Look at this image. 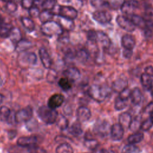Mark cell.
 <instances>
[{
	"instance_id": "5b68a950",
	"label": "cell",
	"mask_w": 153,
	"mask_h": 153,
	"mask_svg": "<svg viewBox=\"0 0 153 153\" xmlns=\"http://www.w3.org/2000/svg\"><path fill=\"white\" fill-rule=\"evenodd\" d=\"M58 16L73 21L77 17L78 11L73 7L69 5H60L57 10Z\"/></svg>"
},
{
	"instance_id": "7bdbcfd3",
	"label": "cell",
	"mask_w": 153,
	"mask_h": 153,
	"mask_svg": "<svg viewBox=\"0 0 153 153\" xmlns=\"http://www.w3.org/2000/svg\"><path fill=\"white\" fill-rule=\"evenodd\" d=\"M153 126V124L150 118H148L143 121L140 125V129L143 131H148Z\"/></svg>"
},
{
	"instance_id": "3957f363",
	"label": "cell",
	"mask_w": 153,
	"mask_h": 153,
	"mask_svg": "<svg viewBox=\"0 0 153 153\" xmlns=\"http://www.w3.org/2000/svg\"><path fill=\"white\" fill-rule=\"evenodd\" d=\"M87 93L92 99L97 102H102L105 100L108 95V91L106 88L97 84L91 85L88 88Z\"/></svg>"
},
{
	"instance_id": "8992f818",
	"label": "cell",
	"mask_w": 153,
	"mask_h": 153,
	"mask_svg": "<svg viewBox=\"0 0 153 153\" xmlns=\"http://www.w3.org/2000/svg\"><path fill=\"white\" fill-rule=\"evenodd\" d=\"M116 22L118 25L122 28L123 29L126 30L127 32H133L135 30L136 26L126 16L123 15H119L116 18Z\"/></svg>"
},
{
	"instance_id": "f546056e",
	"label": "cell",
	"mask_w": 153,
	"mask_h": 153,
	"mask_svg": "<svg viewBox=\"0 0 153 153\" xmlns=\"http://www.w3.org/2000/svg\"><path fill=\"white\" fill-rule=\"evenodd\" d=\"M22 60L25 62L26 63L34 65L37 62V57L36 55L33 52L25 53L22 56Z\"/></svg>"
},
{
	"instance_id": "484cf974",
	"label": "cell",
	"mask_w": 153,
	"mask_h": 153,
	"mask_svg": "<svg viewBox=\"0 0 153 153\" xmlns=\"http://www.w3.org/2000/svg\"><path fill=\"white\" fill-rule=\"evenodd\" d=\"M144 138V134L141 132H136L130 134L128 138L127 141L129 144L134 145L140 142Z\"/></svg>"
},
{
	"instance_id": "94428289",
	"label": "cell",
	"mask_w": 153,
	"mask_h": 153,
	"mask_svg": "<svg viewBox=\"0 0 153 153\" xmlns=\"http://www.w3.org/2000/svg\"><path fill=\"white\" fill-rule=\"evenodd\" d=\"M2 84V79H1V76H0V86H1Z\"/></svg>"
},
{
	"instance_id": "f907efd6",
	"label": "cell",
	"mask_w": 153,
	"mask_h": 153,
	"mask_svg": "<svg viewBox=\"0 0 153 153\" xmlns=\"http://www.w3.org/2000/svg\"><path fill=\"white\" fill-rule=\"evenodd\" d=\"M133 54V50H128L124 48L123 51V56L126 59H129Z\"/></svg>"
},
{
	"instance_id": "9a60e30c",
	"label": "cell",
	"mask_w": 153,
	"mask_h": 153,
	"mask_svg": "<svg viewBox=\"0 0 153 153\" xmlns=\"http://www.w3.org/2000/svg\"><path fill=\"white\" fill-rule=\"evenodd\" d=\"M63 74L65 77L67 78L72 82L78 79L81 76V73L79 69L75 67L68 68L63 71Z\"/></svg>"
},
{
	"instance_id": "ffe728a7",
	"label": "cell",
	"mask_w": 153,
	"mask_h": 153,
	"mask_svg": "<svg viewBox=\"0 0 153 153\" xmlns=\"http://www.w3.org/2000/svg\"><path fill=\"white\" fill-rule=\"evenodd\" d=\"M142 92L139 88L135 87L131 91L130 99L132 103H133L135 105H137L140 104V103L142 101Z\"/></svg>"
},
{
	"instance_id": "6f0895ef",
	"label": "cell",
	"mask_w": 153,
	"mask_h": 153,
	"mask_svg": "<svg viewBox=\"0 0 153 153\" xmlns=\"http://www.w3.org/2000/svg\"><path fill=\"white\" fill-rule=\"evenodd\" d=\"M101 152H102V153H109L107 150L104 149H101Z\"/></svg>"
},
{
	"instance_id": "9f6ffc18",
	"label": "cell",
	"mask_w": 153,
	"mask_h": 153,
	"mask_svg": "<svg viewBox=\"0 0 153 153\" xmlns=\"http://www.w3.org/2000/svg\"><path fill=\"white\" fill-rule=\"evenodd\" d=\"M4 100V96L0 93V104H1Z\"/></svg>"
},
{
	"instance_id": "cb8c5ba5",
	"label": "cell",
	"mask_w": 153,
	"mask_h": 153,
	"mask_svg": "<svg viewBox=\"0 0 153 153\" xmlns=\"http://www.w3.org/2000/svg\"><path fill=\"white\" fill-rule=\"evenodd\" d=\"M75 57L81 62H86L90 57L89 51L85 48H79L75 51Z\"/></svg>"
},
{
	"instance_id": "7402d4cb",
	"label": "cell",
	"mask_w": 153,
	"mask_h": 153,
	"mask_svg": "<svg viewBox=\"0 0 153 153\" xmlns=\"http://www.w3.org/2000/svg\"><path fill=\"white\" fill-rule=\"evenodd\" d=\"M56 22H57L59 24V25L62 27L63 30L65 29V30H69L72 29L74 27V24L73 21L62 18L58 16H57V20Z\"/></svg>"
},
{
	"instance_id": "bcb514c9",
	"label": "cell",
	"mask_w": 153,
	"mask_h": 153,
	"mask_svg": "<svg viewBox=\"0 0 153 153\" xmlns=\"http://www.w3.org/2000/svg\"><path fill=\"white\" fill-rule=\"evenodd\" d=\"M5 8L10 13H14L17 10V4L13 1H8L6 3Z\"/></svg>"
},
{
	"instance_id": "4fadbf2b",
	"label": "cell",
	"mask_w": 153,
	"mask_h": 153,
	"mask_svg": "<svg viewBox=\"0 0 153 153\" xmlns=\"http://www.w3.org/2000/svg\"><path fill=\"white\" fill-rule=\"evenodd\" d=\"M38 53L43 66L45 69H50L52 65V60L47 50L45 48L42 47L39 48Z\"/></svg>"
},
{
	"instance_id": "74e56055",
	"label": "cell",
	"mask_w": 153,
	"mask_h": 153,
	"mask_svg": "<svg viewBox=\"0 0 153 153\" xmlns=\"http://www.w3.org/2000/svg\"><path fill=\"white\" fill-rule=\"evenodd\" d=\"M57 1L53 0H48L44 1L41 3V7L44 10L51 11L53 10L56 5Z\"/></svg>"
},
{
	"instance_id": "91938a15",
	"label": "cell",
	"mask_w": 153,
	"mask_h": 153,
	"mask_svg": "<svg viewBox=\"0 0 153 153\" xmlns=\"http://www.w3.org/2000/svg\"><path fill=\"white\" fill-rule=\"evenodd\" d=\"M149 118L151 119V121H152V124H153V114H151V115H150V118Z\"/></svg>"
},
{
	"instance_id": "ee69618b",
	"label": "cell",
	"mask_w": 153,
	"mask_h": 153,
	"mask_svg": "<svg viewBox=\"0 0 153 153\" xmlns=\"http://www.w3.org/2000/svg\"><path fill=\"white\" fill-rule=\"evenodd\" d=\"M130 94H131V90L127 87L119 93L118 97L121 99H122L124 101H127L130 98Z\"/></svg>"
},
{
	"instance_id": "c3c4849f",
	"label": "cell",
	"mask_w": 153,
	"mask_h": 153,
	"mask_svg": "<svg viewBox=\"0 0 153 153\" xmlns=\"http://www.w3.org/2000/svg\"><path fill=\"white\" fill-rule=\"evenodd\" d=\"M21 5L23 8L29 10L34 5V1L29 0L23 1L21 2Z\"/></svg>"
},
{
	"instance_id": "11a10c76",
	"label": "cell",
	"mask_w": 153,
	"mask_h": 153,
	"mask_svg": "<svg viewBox=\"0 0 153 153\" xmlns=\"http://www.w3.org/2000/svg\"><path fill=\"white\" fill-rule=\"evenodd\" d=\"M149 91H150V92H151V95L153 96V81H152V82L151 86V87H150Z\"/></svg>"
},
{
	"instance_id": "5bb4252c",
	"label": "cell",
	"mask_w": 153,
	"mask_h": 153,
	"mask_svg": "<svg viewBox=\"0 0 153 153\" xmlns=\"http://www.w3.org/2000/svg\"><path fill=\"white\" fill-rule=\"evenodd\" d=\"M91 116L90 110L86 106H79L76 110V117L78 121L80 122H85L88 121Z\"/></svg>"
},
{
	"instance_id": "ba28073f",
	"label": "cell",
	"mask_w": 153,
	"mask_h": 153,
	"mask_svg": "<svg viewBox=\"0 0 153 153\" xmlns=\"http://www.w3.org/2000/svg\"><path fill=\"white\" fill-rule=\"evenodd\" d=\"M38 142V138L35 136H22L18 138L17 144L19 146L29 148L36 146Z\"/></svg>"
},
{
	"instance_id": "7dc6e473",
	"label": "cell",
	"mask_w": 153,
	"mask_h": 153,
	"mask_svg": "<svg viewBox=\"0 0 153 153\" xmlns=\"http://www.w3.org/2000/svg\"><path fill=\"white\" fill-rule=\"evenodd\" d=\"M40 12L41 11H39V8L35 5L30 9L29 10V14L32 17H39Z\"/></svg>"
},
{
	"instance_id": "603a6c76",
	"label": "cell",
	"mask_w": 153,
	"mask_h": 153,
	"mask_svg": "<svg viewBox=\"0 0 153 153\" xmlns=\"http://www.w3.org/2000/svg\"><path fill=\"white\" fill-rule=\"evenodd\" d=\"M32 46V42L26 39H22L16 45V50L17 52L22 53L29 48Z\"/></svg>"
},
{
	"instance_id": "8fae6325",
	"label": "cell",
	"mask_w": 153,
	"mask_h": 153,
	"mask_svg": "<svg viewBox=\"0 0 153 153\" xmlns=\"http://www.w3.org/2000/svg\"><path fill=\"white\" fill-rule=\"evenodd\" d=\"M124 133V128L119 123L113 124L111 127V136L113 140L119 141L122 139Z\"/></svg>"
},
{
	"instance_id": "44dd1931",
	"label": "cell",
	"mask_w": 153,
	"mask_h": 153,
	"mask_svg": "<svg viewBox=\"0 0 153 153\" xmlns=\"http://www.w3.org/2000/svg\"><path fill=\"white\" fill-rule=\"evenodd\" d=\"M131 121V116L128 112H123L119 116V124L123 128H128Z\"/></svg>"
},
{
	"instance_id": "d590c367",
	"label": "cell",
	"mask_w": 153,
	"mask_h": 153,
	"mask_svg": "<svg viewBox=\"0 0 153 153\" xmlns=\"http://www.w3.org/2000/svg\"><path fill=\"white\" fill-rule=\"evenodd\" d=\"M131 21L135 25V26H138L140 27H145V20L140 16L137 14H133L131 16Z\"/></svg>"
},
{
	"instance_id": "1f68e13d",
	"label": "cell",
	"mask_w": 153,
	"mask_h": 153,
	"mask_svg": "<svg viewBox=\"0 0 153 153\" xmlns=\"http://www.w3.org/2000/svg\"><path fill=\"white\" fill-rule=\"evenodd\" d=\"M57 126L61 130H64L68 129L69 127V121L63 115H59L56 120Z\"/></svg>"
},
{
	"instance_id": "7c38bea8",
	"label": "cell",
	"mask_w": 153,
	"mask_h": 153,
	"mask_svg": "<svg viewBox=\"0 0 153 153\" xmlns=\"http://www.w3.org/2000/svg\"><path fill=\"white\" fill-rule=\"evenodd\" d=\"M138 2L135 1H124L121 7V10L124 14L131 16L133 14V11L138 7Z\"/></svg>"
},
{
	"instance_id": "680465c9",
	"label": "cell",
	"mask_w": 153,
	"mask_h": 153,
	"mask_svg": "<svg viewBox=\"0 0 153 153\" xmlns=\"http://www.w3.org/2000/svg\"><path fill=\"white\" fill-rule=\"evenodd\" d=\"M93 153H102L101 152V149L100 150H95V151H94V152H93Z\"/></svg>"
},
{
	"instance_id": "d6986e66",
	"label": "cell",
	"mask_w": 153,
	"mask_h": 153,
	"mask_svg": "<svg viewBox=\"0 0 153 153\" xmlns=\"http://www.w3.org/2000/svg\"><path fill=\"white\" fill-rule=\"evenodd\" d=\"M97 42L100 43L102 48L105 49L109 48L111 45V40L109 36L102 31H97Z\"/></svg>"
},
{
	"instance_id": "6da1fadb",
	"label": "cell",
	"mask_w": 153,
	"mask_h": 153,
	"mask_svg": "<svg viewBox=\"0 0 153 153\" xmlns=\"http://www.w3.org/2000/svg\"><path fill=\"white\" fill-rule=\"evenodd\" d=\"M37 114L38 117L47 124H52L56 123L59 116L56 109H53L45 105L38 108Z\"/></svg>"
},
{
	"instance_id": "ab89813d",
	"label": "cell",
	"mask_w": 153,
	"mask_h": 153,
	"mask_svg": "<svg viewBox=\"0 0 153 153\" xmlns=\"http://www.w3.org/2000/svg\"><path fill=\"white\" fill-rule=\"evenodd\" d=\"M127 106L126 101H124L121 99L118 96L115 99L114 102V108L117 111H120L124 109Z\"/></svg>"
},
{
	"instance_id": "6125c7cd",
	"label": "cell",
	"mask_w": 153,
	"mask_h": 153,
	"mask_svg": "<svg viewBox=\"0 0 153 153\" xmlns=\"http://www.w3.org/2000/svg\"><path fill=\"white\" fill-rule=\"evenodd\" d=\"M2 20H3V19H2V17H1V16H0V22H1Z\"/></svg>"
},
{
	"instance_id": "f35d334b",
	"label": "cell",
	"mask_w": 153,
	"mask_h": 153,
	"mask_svg": "<svg viewBox=\"0 0 153 153\" xmlns=\"http://www.w3.org/2000/svg\"><path fill=\"white\" fill-rule=\"evenodd\" d=\"M123 153H140V149L134 145L128 144L123 148Z\"/></svg>"
},
{
	"instance_id": "b9f144b4",
	"label": "cell",
	"mask_w": 153,
	"mask_h": 153,
	"mask_svg": "<svg viewBox=\"0 0 153 153\" xmlns=\"http://www.w3.org/2000/svg\"><path fill=\"white\" fill-rule=\"evenodd\" d=\"M141 123H140V121L137 118H134V120H132L130 125L129 126V129L133 131H136L139 128H140Z\"/></svg>"
},
{
	"instance_id": "2e32d148",
	"label": "cell",
	"mask_w": 153,
	"mask_h": 153,
	"mask_svg": "<svg viewBox=\"0 0 153 153\" xmlns=\"http://www.w3.org/2000/svg\"><path fill=\"white\" fill-rule=\"evenodd\" d=\"M136 44L134 37L129 34L123 36L121 38V45L125 49L133 50Z\"/></svg>"
},
{
	"instance_id": "f1b7e54d",
	"label": "cell",
	"mask_w": 153,
	"mask_h": 153,
	"mask_svg": "<svg viewBox=\"0 0 153 153\" xmlns=\"http://www.w3.org/2000/svg\"><path fill=\"white\" fill-rule=\"evenodd\" d=\"M21 22L23 26L29 32H32L35 29V25L34 22L29 17H22L21 18Z\"/></svg>"
},
{
	"instance_id": "8d00e7d4",
	"label": "cell",
	"mask_w": 153,
	"mask_h": 153,
	"mask_svg": "<svg viewBox=\"0 0 153 153\" xmlns=\"http://www.w3.org/2000/svg\"><path fill=\"white\" fill-rule=\"evenodd\" d=\"M84 145L90 149L95 151L98 146V142L93 138L87 137L85 138L84 141Z\"/></svg>"
},
{
	"instance_id": "60d3db41",
	"label": "cell",
	"mask_w": 153,
	"mask_h": 153,
	"mask_svg": "<svg viewBox=\"0 0 153 153\" xmlns=\"http://www.w3.org/2000/svg\"><path fill=\"white\" fill-rule=\"evenodd\" d=\"M90 3L92 6L99 8H109V2L103 1H91Z\"/></svg>"
},
{
	"instance_id": "30bf717a",
	"label": "cell",
	"mask_w": 153,
	"mask_h": 153,
	"mask_svg": "<svg viewBox=\"0 0 153 153\" xmlns=\"http://www.w3.org/2000/svg\"><path fill=\"white\" fill-rule=\"evenodd\" d=\"M64 101V96L62 94L56 93L52 95L49 98L47 102V106L53 109H56L60 107L63 103Z\"/></svg>"
},
{
	"instance_id": "681fc988",
	"label": "cell",
	"mask_w": 153,
	"mask_h": 153,
	"mask_svg": "<svg viewBox=\"0 0 153 153\" xmlns=\"http://www.w3.org/2000/svg\"><path fill=\"white\" fill-rule=\"evenodd\" d=\"M144 112L150 115L153 114V102L148 103L144 109Z\"/></svg>"
},
{
	"instance_id": "9c48e42d",
	"label": "cell",
	"mask_w": 153,
	"mask_h": 153,
	"mask_svg": "<svg viewBox=\"0 0 153 153\" xmlns=\"http://www.w3.org/2000/svg\"><path fill=\"white\" fill-rule=\"evenodd\" d=\"M93 19L100 24H106L111 22L112 19L111 14L105 10H96L93 13Z\"/></svg>"
},
{
	"instance_id": "4316f807",
	"label": "cell",
	"mask_w": 153,
	"mask_h": 153,
	"mask_svg": "<svg viewBox=\"0 0 153 153\" xmlns=\"http://www.w3.org/2000/svg\"><path fill=\"white\" fill-rule=\"evenodd\" d=\"M68 129L69 133L74 136H78L82 133V130L79 122H75L73 123L68 127Z\"/></svg>"
},
{
	"instance_id": "52a82bcc",
	"label": "cell",
	"mask_w": 153,
	"mask_h": 153,
	"mask_svg": "<svg viewBox=\"0 0 153 153\" xmlns=\"http://www.w3.org/2000/svg\"><path fill=\"white\" fill-rule=\"evenodd\" d=\"M111 127V126L106 121H99L94 125V131L100 136L105 137L110 133Z\"/></svg>"
},
{
	"instance_id": "ac0fdd59",
	"label": "cell",
	"mask_w": 153,
	"mask_h": 153,
	"mask_svg": "<svg viewBox=\"0 0 153 153\" xmlns=\"http://www.w3.org/2000/svg\"><path fill=\"white\" fill-rule=\"evenodd\" d=\"M13 26L2 20L0 22V37L2 38H9Z\"/></svg>"
},
{
	"instance_id": "db71d44e",
	"label": "cell",
	"mask_w": 153,
	"mask_h": 153,
	"mask_svg": "<svg viewBox=\"0 0 153 153\" xmlns=\"http://www.w3.org/2000/svg\"><path fill=\"white\" fill-rule=\"evenodd\" d=\"M16 131L15 130H11L8 131V137L11 139H13L14 137H15V136H16Z\"/></svg>"
},
{
	"instance_id": "be15d7a7",
	"label": "cell",
	"mask_w": 153,
	"mask_h": 153,
	"mask_svg": "<svg viewBox=\"0 0 153 153\" xmlns=\"http://www.w3.org/2000/svg\"><path fill=\"white\" fill-rule=\"evenodd\" d=\"M85 153H88V152H85Z\"/></svg>"
},
{
	"instance_id": "d4e9b609",
	"label": "cell",
	"mask_w": 153,
	"mask_h": 153,
	"mask_svg": "<svg viewBox=\"0 0 153 153\" xmlns=\"http://www.w3.org/2000/svg\"><path fill=\"white\" fill-rule=\"evenodd\" d=\"M54 16V13L52 12V11H48V10H42L40 12V14L39 15V19L40 21L42 22V23H44L53 20Z\"/></svg>"
},
{
	"instance_id": "f6af8a7d",
	"label": "cell",
	"mask_w": 153,
	"mask_h": 153,
	"mask_svg": "<svg viewBox=\"0 0 153 153\" xmlns=\"http://www.w3.org/2000/svg\"><path fill=\"white\" fill-rule=\"evenodd\" d=\"M87 38L88 41L92 42H97V31L94 30H89L87 33Z\"/></svg>"
},
{
	"instance_id": "816d5d0a",
	"label": "cell",
	"mask_w": 153,
	"mask_h": 153,
	"mask_svg": "<svg viewBox=\"0 0 153 153\" xmlns=\"http://www.w3.org/2000/svg\"><path fill=\"white\" fill-rule=\"evenodd\" d=\"M145 73L151 77H153V67L151 66H146L145 68Z\"/></svg>"
},
{
	"instance_id": "d6a6232c",
	"label": "cell",
	"mask_w": 153,
	"mask_h": 153,
	"mask_svg": "<svg viewBox=\"0 0 153 153\" xmlns=\"http://www.w3.org/2000/svg\"><path fill=\"white\" fill-rule=\"evenodd\" d=\"M11 110L6 106L0 107V120L2 121H8L11 117Z\"/></svg>"
},
{
	"instance_id": "e0dca14e",
	"label": "cell",
	"mask_w": 153,
	"mask_h": 153,
	"mask_svg": "<svg viewBox=\"0 0 153 153\" xmlns=\"http://www.w3.org/2000/svg\"><path fill=\"white\" fill-rule=\"evenodd\" d=\"M128 82L126 78L120 77L117 79L112 84L113 90L118 93H120L125 88H127Z\"/></svg>"
},
{
	"instance_id": "7a4b0ae2",
	"label": "cell",
	"mask_w": 153,
	"mask_h": 153,
	"mask_svg": "<svg viewBox=\"0 0 153 153\" xmlns=\"http://www.w3.org/2000/svg\"><path fill=\"white\" fill-rule=\"evenodd\" d=\"M40 29L41 32L47 36L60 35L63 32V29L59 24L54 20L42 23Z\"/></svg>"
},
{
	"instance_id": "83f0119b",
	"label": "cell",
	"mask_w": 153,
	"mask_h": 153,
	"mask_svg": "<svg viewBox=\"0 0 153 153\" xmlns=\"http://www.w3.org/2000/svg\"><path fill=\"white\" fill-rule=\"evenodd\" d=\"M9 38L11 42L16 45L22 39L20 29L17 27H13Z\"/></svg>"
},
{
	"instance_id": "f5cc1de1",
	"label": "cell",
	"mask_w": 153,
	"mask_h": 153,
	"mask_svg": "<svg viewBox=\"0 0 153 153\" xmlns=\"http://www.w3.org/2000/svg\"><path fill=\"white\" fill-rule=\"evenodd\" d=\"M146 16H149V17H152L153 16V8L151 7H149L146 10Z\"/></svg>"
},
{
	"instance_id": "4dcf8cb0",
	"label": "cell",
	"mask_w": 153,
	"mask_h": 153,
	"mask_svg": "<svg viewBox=\"0 0 153 153\" xmlns=\"http://www.w3.org/2000/svg\"><path fill=\"white\" fill-rule=\"evenodd\" d=\"M56 153H74L72 147L68 143H62L59 145L55 150Z\"/></svg>"
},
{
	"instance_id": "e575fe53",
	"label": "cell",
	"mask_w": 153,
	"mask_h": 153,
	"mask_svg": "<svg viewBox=\"0 0 153 153\" xmlns=\"http://www.w3.org/2000/svg\"><path fill=\"white\" fill-rule=\"evenodd\" d=\"M59 87L65 91L69 90L72 88V81L66 77L61 78L58 81Z\"/></svg>"
},
{
	"instance_id": "836d02e7",
	"label": "cell",
	"mask_w": 153,
	"mask_h": 153,
	"mask_svg": "<svg viewBox=\"0 0 153 153\" xmlns=\"http://www.w3.org/2000/svg\"><path fill=\"white\" fill-rule=\"evenodd\" d=\"M152 78L145 73H143L140 76V82L142 86L146 89L149 90L152 82Z\"/></svg>"
},
{
	"instance_id": "277c9868",
	"label": "cell",
	"mask_w": 153,
	"mask_h": 153,
	"mask_svg": "<svg viewBox=\"0 0 153 153\" xmlns=\"http://www.w3.org/2000/svg\"><path fill=\"white\" fill-rule=\"evenodd\" d=\"M33 109L30 106H27L19 110L14 115V121L17 123H27L32 120Z\"/></svg>"
}]
</instances>
